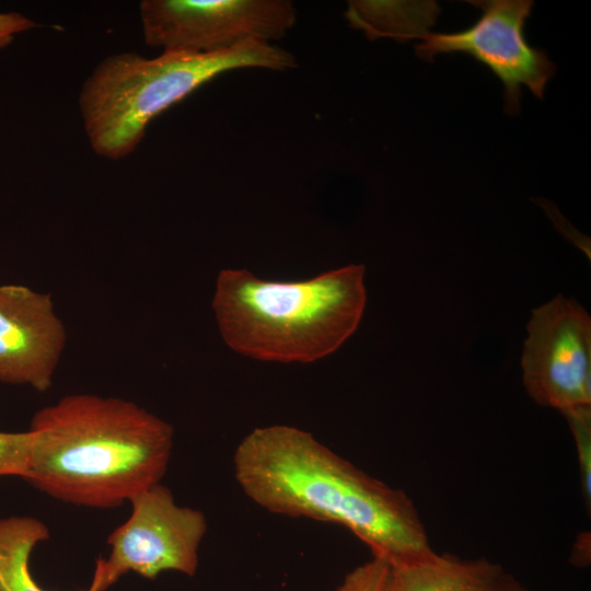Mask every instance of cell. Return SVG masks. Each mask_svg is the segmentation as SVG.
Segmentation results:
<instances>
[{
    "mask_svg": "<svg viewBox=\"0 0 591 591\" xmlns=\"http://www.w3.org/2000/svg\"><path fill=\"white\" fill-rule=\"evenodd\" d=\"M364 576V564L352 569L334 591H359Z\"/></svg>",
    "mask_w": 591,
    "mask_h": 591,
    "instance_id": "obj_17",
    "label": "cell"
},
{
    "mask_svg": "<svg viewBox=\"0 0 591 591\" xmlns=\"http://www.w3.org/2000/svg\"><path fill=\"white\" fill-rule=\"evenodd\" d=\"M294 67L297 59L291 53L263 42L212 54L111 55L82 84L79 107L84 131L97 155L119 160L137 149L155 116L220 73L239 68Z\"/></svg>",
    "mask_w": 591,
    "mask_h": 591,
    "instance_id": "obj_4",
    "label": "cell"
},
{
    "mask_svg": "<svg viewBox=\"0 0 591 591\" xmlns=\"http://www.w3.org/2000/svg\"><path fill=\"white\" fill-rule=\"evenodd\" d=\"M139 9L148 46L197 54L280 39L297 19L288 0H143Z\"/></svg>",
    "mask_w": 591,
    "mask_h": 591,
    "instance_id": "obj_5",
    "label": "cell"
},
{
    "mask_svg": "<svg viewBox=\"0 0 591 591\" xmlns=\"http://www.w3.org/2000/svg\"><path fill=\"white\" fill-rule=\"evenodd\" d=\"M66 343L50 294L0 286V382L48 391Z\"/></svg>",
    "mask_w": 591,
    "mask_h": 591,
    "instance_id": "obj_9",
    "label": "cell"
},
{
    "mask_svg": "<svg viewBox=\"0 0 591 591\" xmlns=\"http://www.w3.org/2000/svg\"><path fill=\"white\" fill-rule=\"evenodd\" d=\"M25 480L80 507L112 509L161 483L174 429L138 404L89 393L69 394L37 410Z\"/></svg>",
    "mask_w": 591,
    "mask_h": 591,
    "instance_id": "obj_2",
    "label": "cell"
},
{
    "mask_svg": "<svg viewBox=\"0 0 591 591\" xmlns=\"http://www.w3.org/2000/svg\"><path fill=\"white\" fill-rule=\"evenodd\" d=\"M522 381L540 406L559 412L591 405V317L575 299L557 294L526 324Z\"/></svg>",
    "mask_w": 591,
    "mask_h": 591,
    "instance_id": "obj_8",
    "label": "cell"
},
{
    "mask_svg": "<svg viewBox=\"0 0 591 591\" xmlns=\"http://www.w3.org/2000/svg\"><path fill=\"white\" fill-rule=\"evenodd\" d=\"M129 502L130 517L107 537L108 557L96 561L95 573L104 589L129 571L147 579L163 571L195 576L207 532L205 514L179 506L162 483L141 490Z\"/></svg>",
    "mask_w": 591,
    "mask_h": 591,
    "instance_id": "obj_6",
    "label": "cell"
},
{
    "mask_svg": "<svg viewBox=\"0 0 591 591\" xmlns=\"http://www.w3.org/2000/svg\"><path fill=\"white\" fill-rule=\"evenodd\" d=\"M590 544V533H580L573 544L570 563L580 568L589 566L591 559Z\"/></svg>",
    "mask_w": 591,
    "mask_h": 591,
    "instance_id": "obj_16",
    "label": "cell"
},
{
    "mask_svg": "<svg viewBox=\"0 0 591 591\" xmlns=\"http://www.w3.org/2000/svg\"><path fill=\"white\" fill-rule=\"evenodd\" d=\"M503 572L486 558L436 553L425 560L389 565V591H493Z\"/></svg>",
    "mask_w": 591,
    "mask_h": 591,
    "instance_id": "obj_10",
    "label": "cell"
},
{
    "mask_svg": "<svg viewBox=\"0 0 591 591\" xmlns=\"http://www.w3.org/2000/svg\"><path fill=\"white\" fill-rule=\"evenodd\" d=\"M364 266L304 281H267L223 269L212 309L223 341L262 361L309 363L335 352L357 331L367 304Z\"/></svg>",
    "mask_w": 591,
    "mask_h": 591,
    "instance_id": "obj_3",
    "label": "cell"
},
{
    "mask_svg": "<svg viewBox=\"0 0 591 591\" xmlns=\"http://www.w3.org/2000/svg\"><path fill=\"white\" fill-rule=\"evenodd\" d=\"M34 434L28 429L23 432L0 431V477L18 476L25 479L27 476Z\"/></svg>",
    "mask_w": 591,
    "mask_h": 591,
    "instance_id": "obj_13",
    "label": "cell"
},
{
    "mask_svg": "<svg viewBox=\"0 0 591 591\" xmlns=\"http://www.w3.org/2000/svg\"><path fill=\"white\" fill-rule=\"evenodd\" d=\"M359 591H389V564L376 557L364 563V576Z\"/></svg>",
    "mask_w": 591,
    "mask_h": 591,
    "instance_id": "obj_15",
    "label": "cell"
},
{
    "mask_svg": "<svg viewBox=\"0 0 591 591\" xmlns=\"http://www.w3.org/2000/svg\"><path fill=\"white\" fill-rule=\"evenodd\" d=\"M38 27V24L19 12L0 13V50L8 47L14 37Z\"/></svg>",
    "mask_w": 591,
    "mask_h": 591,
    "instance_id": "obj_14",
    "label": "cell"
},
{
    "mask_svg": "<svg viewBox=\"0 0 591 591\" xmlns=\"http://www.w3.org/2000/svg\"><path fill=\"white\" fill-rule=\"evenodd\" d=\"M49 537L48 526L37 518L0 519V591H47L33 579L28 563L34 547ZM85 591H105L95 572Z\"/></svg>",
    "mask_w": 591,
    "mask_h": 591,
    "instance_id": "obj_11",
    "label": "cell"
},
{
    "mask_svg": "<svg viewBox=\"0 0 591 591\" xmlns=\"http://www.w3.org/2000/svg\"><path fill=\"white\" fill-rule=\"evenodd\" d=\"M493 591H531L518 581L513 576L503 572Z\"/></svg>",
    "mask_w": 591,
    "mask_h": 591,
    "instance_id": "obj_18",
    "label": "cell"
},
{
    "mask_svg": "<svg viewBox=\"0 0 591 591\" xmlns=\"http://www.w3.org/2000/svg\"><path fill=\"white\" fill-rule=\"evenodd\" d=\"M571 431L580 474L581 494L586 509H591V405H581L560 412Z\"/></svg>",
    "mask_w": 591,
    "mask_h": 591,
    "instance_id": "obj_12",
    "label": "cell"
},
{
    "mask_svg": "<svg viewBox=\"0 0 591 591\" xmlns=\"http://www.w3.org/2000/svg\"><path fill=\"white\" fill-rule=\"evenodd\" d=\"M233 474L260 508L341 525L389 565L436 555L404 490L364 473L309 431L289 425L253 429L233 453Z\"/></svg>",
    "mask_w": 591,
    "mask_h": 591,
    "instance_id": "obj_1",
    "label": "cell"
},
{
    "mask_svg": "<svg viewBox=\"0 0 591 591\" xmlns=\"http://www.w3.org/2000/svg\"><path fill=\"white\" fill-rule=\"evenodd\" d=\"M479 8L480 18L470 27L454 33H431L426 28L413 35L418 58L432 61L437 54L466 53L488 67L505 85V112H520L521 86L537 99L556 71V65L541 48L532 47L524 35L531 0L468 1Z\"/></svg>",
    "mask_w": 591,
    "mask_h": 591,
    "instance_id": "obj_7",
    "label": "cell"
}]
</instances>
